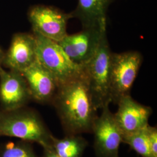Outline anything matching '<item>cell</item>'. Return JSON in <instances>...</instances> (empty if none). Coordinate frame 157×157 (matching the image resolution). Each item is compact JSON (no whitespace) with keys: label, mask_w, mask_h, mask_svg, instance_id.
Masks as SVG:
<instances>
[{"label":"cell","mask_w":157,"mask_h":157,"mask_svg":"<svg viewBox=\"0 0 157 157\" xmlns=\"http://www.w3.org/2000/svg\"><path fill=\"white\" fill-rule=\"evenodd\" d=\"M0 157H38L29 143L20 140L10 141L0 146Z\"/></svg>","instance_id":"cell-16"},{"label":"cell","mask_w":157,"mask_h":157,"mask_svg":"<svg viewBox=\"0 0 157 157\" xmlns=\"http://www.w3.org/2000/svg\"><path fill=\"white\" fill-rule=\"evenodd\" d=\"M33 34L36 40L37 61L54 76L59 85L83 73V67L75 63L58 43L36 32Z\"/></svg>","instance_id":"cell-4"},{"label":"cell","mask_w":157,"mask_h":157,"mask_svg":"<svg viewBox=\"0 0 157 157\" xmlns=\"http://www.w3.org/2000/svg\"><path fill=\"white\" fill-rule=\"evenodd\" d=\"M105 35L107 25L83 28L78 33L67 34L58 44L75 63L83 67L94 56Z\"/></svg>","instance_id":"cell-6"},{"label":"cell","mask_w":157,"mask_h":157,"mask_svg":"<svg viewBox=\"0 0 157 157\" xmlns=\"http://www.w3.org/2000/svg\"><path fill=\"white\" fill-rule=\"evenodd\" d=\"M115 0H78L72 12L83 28L107 25V13L109 6Z\"/></svg>","instance_id":"cell-13"},{"label":"cell","mask_w":157,"mask_h":157,"mask_svg":"<svg viewBox=\"0 0 157 157\" xmlns=\"http://www.w3.org/2000/svg\"><path fill=\"white\" fill-rule=\"evenodd\" d=\"M36 61L37 44L33 34H15L5 52L3 66L21 73Z\"/></svg>","instance_id":"cell-12"},{"label":"cell","mask_w":157,"mask_h":157,"mask_svg":"<svg viewBox=\"0 0 157 157\" xmlns=\"http://www.w3.org/2000/svg\"><path fill=\"white\" fill-rule=\"evenodd\" d=\"M143 61L140 53L130 51L112 53L110 72V101L115 104L122 97L130 95Z\"/></svg>","instance_id":"cell-5"},{"label":"cell","mask_w":157,"mask_h":157,"mask_svg":"<svg viewBox=\"0 0 157 157\" xmlns=\"http://www.w3.org/2000/svg\"><path fill=\"white\" fill-rule=\"evenodd\" d=\"M56 108L65 135L92 133L98 117L84 73L58 86L51 104Z\"/></svg>","instance_id":"cell-1"},{"label":"cell","mask_w":157,"mask_h":157,"mask_svg":"<svg viewBox=\"0 0 157 157\" xmlns=\"http://www.w3.org/2000/svg\"><path fill=\"white\" fill-rule=\"evenodd\" d=\"M16 137L21 140L51 147L53 136L38 112L26 107L10 111L0 110V137Z\"/></svg>","instance_id":"cell-2"},{"label":"cell","mask_w":157,"mask_h":157,"mask_svg":"<svg viewBox=\"0 0 157 157\" xmlns=\"http://www.w3.org/2000/svg\"><path fill=\"white\" fill-rule=\"evenodd\" d=\"M43 157H59L52 147L43 148Z\"/></svg>","instance_id":"cell-18"},{"label":"cell","mask_w":157,"mask_h":157,"mask_svg":"<svg viewBox=\"0 0 157 157\" xmlns=\"http://www.w3.org/2000/svg\"><path fill=\"white\" fill-rule=\"evenodd\" d=\"M112 53L105 35L94 56L83 67L92 99L97 109L111 103L110 72Z\"/></svg>","instance_id":"cell-3"},{"label":"cell","mask_w":157,"mask_h":157,"mask_svg":"<svg viewBox=\"0 0 157 157\" xmlns=\"http://www.w3.org/2000/svg\"><path fill=\"white\" fill-rule=\"evenodd\" d=\"M21 73L32 100L41 104H51L59 86L54 76L37 59Z\"/></svg>","instance_id":"cell-11"},{"label":"cell","mask_w":157,"mask_h":157,"mask_svg":"<svg viewBox=\"0 0 157 157\" xmlns=\"http://www.w3.org/2000/svg\"><path fill=\"white\" fill-rule=\"evenodd\" d=\"M117 105V111L113 115L122 135L134 133L149 124L152 113L151 107L138 102L130 95L122 97Z\"/></svg>","instance_id":"cell-10"},{"label":"cell","mask_w":157,"mask_h":157,"mask_svg":"<svg viewBox=\"0 0 157 157\" xmlns=\"http://www.w3.org/2000/svg\"><path fill=\"white\" fill-rule=\"evenodd\" d=\"M28 86L22 74L17 71H0V103L2 110L26 107L32 101Z\"/></svg>","instance_id":"cell-9"},{"label":"cell","mask_w":157,"mask_h":157,"mask_svg":"<svg viewBox=\"0 0 157 157\" xmlns=\"http://www.w3.org/2000/svg\"><path fill=\"white\" fill-rule=\"evenodd\" d=\"M89 145L82 135H65L59 139L52 136L51 147L60 157H83Z\"/></svg>","instance_id":"cell-14"},{"label":"cell","mask_w":157,"mask_h":157,"mask_svg":"<svg viewBox=\"0 0 157 157\" xmlns=\"http://www.w3.org/2000/svg\"><path fill=\"white\" fill-rule=\"evenodd\" d=\"M147 136L152 157H157V128L148 124Z\"/></svg>","instance_id":"cell-17"},{"label":"cell","mask_w":157,"mask_h":157,"mask_svg":"<svg viewBox=\"0 0 157 157\" xmlns=\"http://www.w3.org/2000/svg\"><path fill=\"white\" fill-rule=\"evenodd\" d=\"M93 127V149L96 157H119V147L122 143V133L115 120L109 104L101 108Z\"/></svg>","instance_id":"cell-8"},{"label":"cell","mask_w":157,"mask_h":157,"mask_svg":"<svg viewBox=\"0 0 157 157\" xmlns=\"http://www.w3.org/2000/svg\"><path fill=\"white\" fill-rule=\"evenodd\" d=\"M72 17V12L65 13L55 7L44 5L33 6L28 12L33 32L57 43L67 35V22Z\"/></svg>","instance_id":"cell-7"},{"label":"cell","mask_w":157,"mask_h":157,"mask_svg":"<svg viewBox=\"0 0 157 157\" xmlns=\"http://www.w3.org/2000/svg\"><path fill=\"white\" fill-rule=\"evenodd\" d=\"M147 126L134 133L122 135V143L141 157H152L147 136Z\"/></svg>","instance_id":"cell-15"},{"label":"cell","mask_w":157,"mask_h":157,"mask_svg":"<svg viewBox=\"0 0 157 157\" xmlns=\"http://www.w3.org/2000/svg\"><path fill=\"white\" fill-rule=\"evenodd\" d=\"M4 54H5V52L0 48V71L2 69V67L3 65Z\"/></svg>","instance_id":"cell-19"}]
</instances>
